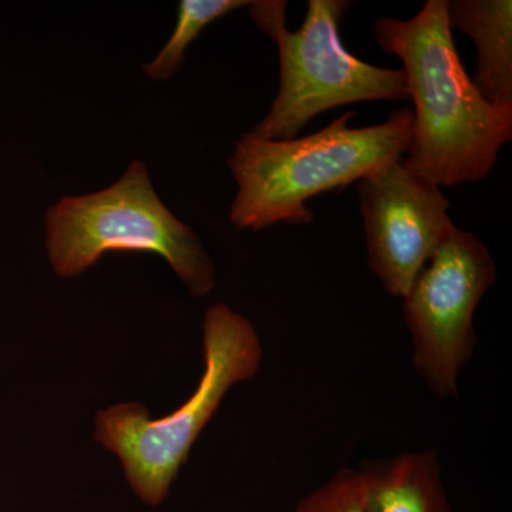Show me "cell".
<instances>
[{
	"mask_svg": "<svg viewBox=\"0 0 512 512\" xmlns=\"http://www.w3.org/2000/svg\"><path fill=\"white\" fill-rule=\"evenodd\" d=\"M377 45L399 57L413 100L404 164L439 187L477 183L512 140V111L483 99L454 45L448 0H427L410 19L379 18Z\"/></svg>",
	"mask_w": 512,
	"mask_h": 512,
	"instance_id": "1",
	"label": "cell"
},
{
	"mask_svg": "<svg viewBox=\"0 0 512 512\" xmlns=\"http://www.w3.org/2000/svg\"><path fill=\"white\" fill-rule=\"evenodd\" d=\"M353 117L346 111L322 130L291 140L242 134L228 160L238 185L231 224L251 231L279 222L311 224L315 215L306 201L403 158L412 136V110L394 111L376 126L352 127Z\"/></svg>",
	"mask_w": 512,
	"mask_h": 512,
	"instance_id": "2",
	"label": "cell"
},
{
	"mask_svg": "<svg viewBox=\"0 0 512 512\" xmlns=\"http://www.w3.org/2000/svg\"><path fill=\"white\" fill-rule=\"evenodd\" d=\"M204 375L180 409L153 419L144 404L120 403L100 410L94 419V440L116 454L134 494L158 507L180 473L222 400L235 384L258 375L261 338L251 320L215 303L202 323Z\"/></svg>",
	"mask_w": 512,
	"mask_h": 512,
	"instance_id": "3",
	"label": "cell"
},
{
	"mask_svg": "<svg viewBox=\"0 0 512 512\" xmlns=\"http://www.w3.org/2000/svg\"><path fill=\"white\" fill-rule=\"evenodd\" d=\"M47 258L57 276L76 278L114 251L164 258L192 298L217 286V271L197 232L165 207L143 161L104 190L60 198L46 212Z\"/></svg>",
	"mask_w": 512,
	"mask_h": 512,
	"instance_id": "4",
	"label": "cell"
},
{
	"mask_svg": "<svg viewBox=\"0 0 512 512\" xmlns=\"http://www.w3.org/2000/svg\"><path fill=\"white\" fill-rule=\"evenodd\" d=\"M352 3L309 0L303 25L286 28V2H252L258 28L278 46L279 90L271 110L251 133L266 140H291L320 113L362 103L407 97L402 69H384L353 56L340 39V20Z\"/></svg>",
	"mask_w": 512,
	"mask_h": 512,
	"instance_id": "5",
	"label": "cell"
},
{
	"mask_svg": "<svg viewBox=\"0 0 512 512\" xmlns=\"http://www.w3.org/2000/svg\"><path fill=\"white\" fill-rule=\"evenodd\" d=\"M495 279L487 247L454 227L403 298L414 369L439 399L458 396V377L478 342L474 316Z\"/></svg>",
	"mask_w": 512,
	"mask_h": 512,
	"instance_id": "6",
	"label": "cell"
},
{
	"mask_svg": "<svg viewBox=\"0 0 512 512\" xmlns=\"http://www.w3.org/2000/svg\"><path fill=\"white\" fill-rule=\"evenodd\" d=\"M356 184L370 269L389 295L403 299L456 227L450 202L403 158Z\"/></svg>",
	"mask_w": 512,
	"mask_h": 512,
	"instance_id": "7",
	"label": "cell"
},
{
	"mask_svg": "<svg viewBox=\"0 0 512 512\" xmlns=\"http://www.w3.org/2000/svg\"><path fill=\"white\" fill-rule=\"evenodd\" d=\"M448 22L476 43L477 70L471 80L478 93L495 109L512 111L511 0H451Z\"/></svg>",
	"mask_w": 512,
	"mask_h": 512,
	"instance_id": "8",
	"label": "cell"
},
{
	"mask_svg": "<svg viewBox=\"0 0 512 512\" xmlns=\"http://www.w3.org/2000/svg\"><path fill=\"white\" fill-rule=\"evenodd\" d=\"M359 473L366 512H451L434 450L400 454Z\"/></svg>",
	"mask_w": 512,
	"mask_h": 512,
	"instance_id": "9",
	"label": "cell"
},
{
	"mask_svg": "<svg viewBox=\"0 0 512 512\" xmlns=\"http://www.w3.org/2000/svg\"><path fill=\"white\" fill-rule=\"evenodd\" d=\"M252 5L247 0H181L178 5L177 26L173 35L154 60L144 64V73L154 82H165L180 70L188 47L198 39L202 30L215 20L234 10Z\"/></svg>",
	"mask_w": 512,
	"mask_h": 512,
	"instance_id": "10",
	"label": "cell"
},
{
	"mask_svg": "<svg viewBox=\"0 0 512 512\" xmlns=\"http://www.w3.org/2000/svg\"><path fill=\"white\" fill-rule=\"evenodd\" d=\"M293 512H366L359 470L343 468L302 498Z\"/></svg>",
	"mask_w": 512,
	"mask_h": 512,
	"instance_id": "11",
	"label": "cell"
}]
</instances>
